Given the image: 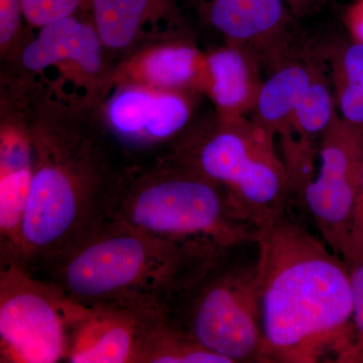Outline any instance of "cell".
Segmentation results:
<instances>
[{"label":"cell","mask_w":363,"mask_h":363,"mask_svg":"<svg viewBox=\"0 0 363 363\" xmlns=\"http://www.w3.org/2000/svg\"><path fill=\"white\" fill-rule=\"evenodd\" d=\"M262 357L312 362L352 318L350 271L281 212L257 227Z\"/></svg>","instance_id":"1"},{"label":"cell","mask_w":363,"mask_h":363,"mask_svg":"<svg viewBox=\"0 0 363 363\" xmlns=\"http://www.w3.org/2000/svg\"><path fill=\"white\" fill-rule=\"evenodd\" d=\"M218 255L105 217L45 267L50 281L79 302L164 315L172 298Z\"/></svg>","instance_id":"2"},{"label":"cell","mask_w":363,"mask_h":363,"mask_svg":"<svg viewBox=\"0 0 363 363\" xmlns=\"http://www.w3.org/2000/svg\"><path fill=\"white\" fill-rule=\"evenodd\" d=\"M33 174L21 233L20 262L49 264L106 217L116 179L89 138L62 126L32 130Z\"/></svg>","instance_id":"3"},{"label":"cell","mask_w":363,"mask_h":363,"mask_svg":"<svg viewBox=\"0 0 363 363\" xmlns=\"http://www.w3.org/2000/svg\"><path fill=\"white\" fill-rule=\"evenodd\" d=\"M106 217L143 233L212 253L252 238L228 192L178 159L116 179ZM255 224V223H253Z\"/></svg>","instance_id":"4"},{"label":"cell","mask_w":363,"mask_h":363,"mask_svg":"<svg viewBox=\"0 0 363 363\" xmlns=\"http://www.w3.org/2000/svg\"><path fill=\"white\" fill-rule=\"evenodd\" d=\"M211 260L172 298L164 316L169 324L228 363L262 355L257 269Z\"/></svg>","instance_id":"5"},{"label":"cell","mask_w":363,"mask_h":363,"mask_svg":"<svg viewBox=\"0 0 363 363\" xmlns=\"http://www.w3.org/2000/svg\"><path fill=\"white\" fill-rule=\"evenodd\" d=\"M223 126L188 145L176 159L225 189L257 227L283 212L288 174L266 128L225 119Z\"/></svg>","instance_id":"6"},{"label":"cell","mask_w":363,"mask_h":363,"mask_svg":"<svg viewBox=\"0 0 363 363\" xmlns=\"http://www.w3.org/2000/svg\"><path fill=\"white\" fill-rule=\"evenodd\" d=\"M87 305L18 262H1L0 355L6 363L67 359L74 327Z\"/></svg>","instance_id":"7"},{"label":"cell","mask_w":363,"mask_h":363,"mask_svg":"<svg viewBox=\"0 0 363 363\" xmlns=\"http://www.w3.org/2000/svg\"><path fill=\"white\" fill-rule=\"evenodd\" d=\"M321 164L304 189L306 206L325 242L342 252L350 238L363 164V128L334 118L324 131Z\"/></svg>","instance_id":"8"},{"label":"cell","mask_w":363,"mask_h":363,"mask_svg":"<svg viewBox=\"0 0 363 363\" xmlns=\"http://www.w3.org/2000/svg\"><path fill=\"white\" fill-rule=\"evenodd\" d=\"M189 101L180 91L118 85L105 107V121L119 142L150 149L172 140L187 125Z\"/></svg>","instance_id":"9"},{"label":"cell","mask_w":363,"mask_h":363,"mask_svg":"<svg viewBox=\"0 0 363 363\" xmlns=\"http://www.w3.org/2000/svg\"><path fill=\"white\" fill-rule=\"evenodd\" d=\"M157 316L123 306L87 305L72 332L67 359L72 363H138L145 331Z\"/></svg>","instance_id":"10"},{"label":"cell","mask_w":363,"mask_h":363,"mask_svg":"<svg viewBox=\"0 0 363 363\" xmlns=\"http://www.w3.org/2000/svg\"><path fill=\"white\" fill-rule=\"evenodd\" d=\"M32 130L9 123L0 131L1 262H20L21 233L33 174Z\"/></svg>","instance_id":"11"},{"label":"cell","mask_w":363,"mask_h":363,"mask_svg":"<svg viewBox=\"0 0 363 363\" xmlns=\"http://www.w3.org/2000/svg\"><path fill=\"white\" fill-rule=\"evenodd\" d=\"M104 48L93 23L71 16L40 28L23 49L21 63L35 73L55 68L93 81L101 75Z\"/></svg>","instance_id":"12"},{"label":"cell","mask_w":363,"mask_h":363,"mask_svg":"<svg viewBox=\"0 0 363 363\" xmlns=\"http://www.w3.org/2000/svg\"><path fill=\"white\" fill-rule=\"evenodd\" d=\"M201 54L183 43H164L136 52L119 68L118 85L138 84L159 89L182 91L204 75Z\"/></svg>","instance_id":"13"},{"label":"cell","mask_w":363,"mask_h":363,"mask_svg":"<svg viewBox=\"0 0 363 363\" xmlns=\"http://www.w3.org/2000/svg\"><path fill=\"white\" fill-rule=\"evenodd\" d=\"M177 0H91L93 26L104 48L123 50L145 32L147 26L177 13Z\"/></svg>","instance_id":"14"},{"label":"cell","mask_w":363,"mask_h":363,"mask_svg":"<svg viewBox=\"0 0 363 363\" xmlns=\"http://www.w3.org/2000/svg\"><path fill=\"white\" fill-rule=\"evenodd\" d=\"M204 76L208 91L224 119H236L255 104V88L252 69L240 50L223 48L205 58Z\"/></svg>","instance_id":"15"},{"label":"cell","mask_w":363,"mask_h":363,"mask_svg":"<svg viewBox=\"0 0 363 363\" xmlns=\"http://www.w3.org/2000/svg\"><path fill=\"white\" fill-rule=\"evenodd\" d=\"M210 25L234 42L272 33L285 18L283 0H200Z\"/></svg>","instance_id":"16"},{"label":"cell","mask_w":363,"mask_h":363,"mask_svg":"<svg viewBox=\"0 0 363 363\" xmlns=\"http://www.w3.org/2000/svg\"><path fill=\"white\" fill-rule=\"evenodd\" d=\"M312 80L307 69L294 65L281 69L259 87L255 104L262 128H286L298 98Z\"/></svg>","instance_id":"17"},{"label":"cell","mask_w":363,"mask_h":363,"mask_svg":"<svg viewBox=\"0 0 363 363\" xmlns=\"http://www.w3.org/2000/svg\"><path fill=\"white\" fill-rule=\"evenodd\" d=\"M228 363L167 321L164 316L150 322L143 337L138 363Z\"/></svg>","instance_id":"18"},{"label":"cell","mask_w":363,"mask_h":363,"mask_svg":"<svg viewBox=\"0 0 363 363\" xmlns=\"http://www.w3.org/2000/svg\"><path fill=\"white\" fill-rule=\"evenodd\" d=\"M334 118L330 91L313 79L296 104L291 124L304 135H314L324 133Z\"/></svg>","instance_id":"19"},{"label":"cell","mask_w":363,"mask_h":363,"mask_svg":"<svg viewBox=\"0 0 363 363\" xmlns=\"http://www.w3.org/2000/svg\"><path fill=\"white\" fill-rule=\"evenodd\" d=\"M342 83L339 90V108L343 119L363 128V43L350 45L342 56Z\"/></svg>","instance_id":"20"},{"label":"cell","mask_w":363,"mask_h":363,"mask_svg":"<svg viewBox=\"0 0 363 363\" xmlns=\"http://www.w3.org/2000/svg\"><path fill=\"white\" fill-rule=\"evenodd\" d=\"M23 18L35 28L73 16L81 0H21Z\"/></svg>","instance_id":"21"},{"label":"cell","mask_w":363,"mask_h":363,"mask_svg":"<svg viewBox=\"0 0 363 363\" xmlns=\"http://www.w3.org/2000/svg\"><path fill=\"white\" fill-rule=\"evenodd\" d=\"M343 253L354 260L350 271L352 320L357 331L363 335V250L350 248Z\"/></svg>","instance_id":"22"},{"label":"cell","mask_w":363,"mask_h":363,"mask_svg":"<svg viewBox=\"0 0 363 363\" xmlns=\"http://www.w3.org/2000/svg\"><path fill=\"white\" fill-rule=\"evenodd\" d=\"M23 16L21 0H0V44L2 49L11 44L20 28Z\"/></svg>","instance_id":"23"},{"label":"cell","mask_w":363,"mask_h":363,"mask_svg":"<svg viewBox=\"0 0 363 363\" xmlns=\"http://www.w3.org/2000/svg\"><path fill=\"white\" fill-rule=\"evenodd\" d=\"M347 21L355 39L363 43V0L350 9Z\"/></svg>","instance_id":"24"},{"label":"cell","mask_w":363,"mask_h":363,"mask_svg":"<svg viewBox=\"0 0 363 363\" xmlns=\"http://www.w3.org/2000/svg\"><path fill=\"white\" fill-rule=\"evenodd\" d=\"M363 225V164L362 169V174H360L359 188H358V195L357 200V206H355L354 217H353L352 228H351V233L353 231L357 230Z\"/></svg>","instance_id":"25"},{"label":"cell","mask_w":363,"mask_h":363,"mask_svg":"<svg viewBox=\"0 0 363 363\" xmlns=\"http://www.w3.org/2000/svg\"><path fill=\"white\" fill-rule=\"evenodd\" d=\"M286 1L291 4V6L295 9V11H303V9L309 6V4H311L312 0H286Z\"/></svg>","instance_id":"26"}]
</instances>
